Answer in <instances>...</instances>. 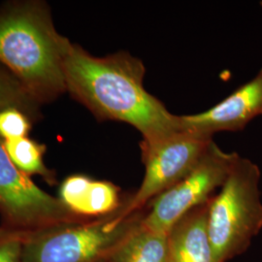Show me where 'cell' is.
<instances>
[{
  "label": "cell",
  "instance_id": "cell-11",
  "mask_svg": "<svg viewBox=\"0 0 262 262\" xmlns=\"http://www.w3.org/2000/svg\"><path fill=\"white\" fill-rule=\"evenodd\" d=\"M142 219V217H141ZM167 233L156 232L140 223L113 253L108 262H165Z\"/></svg>",
  "mask_w": 262,
  "mask_h": 262
},
{
  "label": "cell",
  "instance_id": "cell-8",
  "mask_svg": "<svg viewBox=\"0 0 262 262\" xmlns=\"http://www.w3.org/2000/svg\"><path fill=\"white\" fill-rule=\"evenodd\" d=\"M262 116V68L253 79L204 112L178 115V129L213 138L223 131L243 130Z\"/></svg>",
  "mask_w": 262,
  "mask_h": 262
},
{
  "label": "cell",
  "instance_id": "cell-10",
  "mask_svg": "<svg viewBox=\"0 0 262 262\" xmlns=\"http://www.w3.org/2000/svg\"><path fill=\"white\" fill-rule=\"evenodd\" d=\"M210 200L189 211L169 230L165 262H215L208 229Z\"/></svg>",
  "mask_w": 262,
  "mask_h": 262
},
{
  "label": "cell",
  "instance_id": "cell-9",
  "mask_svg": "<svg viewBox=\"0 0 262 262\" xmlns=\"http://www.w3.org/2000/svg\"><path fill=\"white\" fill-rule=\"evenodd\" d=\"M59 200L74 215L92 220L110 215L122 207L124 199L118 186L88 176L71 175L59 187Z\"/></svg>",
  "mask_w": 262,
  "mask_h": 262
},
{
  "label": "cell",
  "instance_id": "cell-15",
  "mask_svg": "<svg viewBox=\"0 0 262 262\" xmlns=\"http://www.w3.org/2000/svg\"><path fill=\"white\" fill-rule=\"evenodd\" d=\"M28 234L0 226V262H23Z\"/></svg>",
  "mask_w": 262,
  "mask_h": 262
},
{
  "label": "cell",
  "instance_id": "cell-13",
  "mask_svg": "<svg viewBox=\"0 0 262 262\" xmlns=\"http://www.w3.org/2000/svg\"><path fill=\"white\" fill-rule=\"evenodd\" d=\"M41 104L36 101L7 69L0 66V112L16 108L26 113L32 122L41 118Z\"/></svg>",
  "mask_w": 262,
  "mask_h": 262
},
{
  "label": "cell",
  "instance_id": "cell-3",
  "mask_svg": "<svg viewBox=\"0 0 262 262\" xmlns=\"http://www.w3.org/2000/svg\"><path fill=\"white\" fill-rule=\"evenodd\" d=\"M260 169L238 157L219 192L209 202L208 229L215 262L245 253L262 229Z\"/></svg>",
  "mask_w": 262,
  "mask_h": 262
},
{
  "label": "cell",
  "instance_id": "cell-7",
  "mask_svg": "<svg viewBox=\"0 0 262 262\" xmlns=\"http://www.w3.org/2000/svg\"><path fill=\"white\" fill-rule=\"evenodd\" d=\"M238 157L235 151L222 150L213 141L187 176L150 202L148 211L143 213L141 225L156 232L168 233L180 219L215 195Z\"/></svg>",
  "mask_w": 262,
  "mask_h": 262
},
{
  "label": "cell",
  "instance_id": "cell-1",
  "mask_svg": "<svg viewBox=\"0 0 262 262\" xmlns=\"http://www.w3.org/2000/svg\"><path fill=\"white\" fill-rule=\"evenodd\" d=\"M64 73L67 92L98 121L127 123L147 143L179 130L178 115L146 90L145 66L128 52L95 56L70 42Z\"/></svg>",
  "mask_w": 262,
  "mask_h": 262
},
{
  "label": "cell",
  "instance_id": "cell-2",
  "mask_svg": "<svg viewBox=\"0 0 262 262\" xmlns=\"http://www.w3.org/2000/svg\"><path fill=\"white\" fill-rule=\"evenodd\" d=\"M69 44L55 28L46 2L21 0L0 7V66L41 105L67 92Z\"/></svg>",
  "mask_w": 262,
  "mask_h": 262
},
{
  "label": "cell",
  "instance_id": "cell-12",
  "mask_svg": "<svg viewBox=\"0 0 262 262\" xmlns=\"http://www.w3.org/2000/svg\"><path fill=\"white\" fill-rule=\"evenodd\" d=\"M4 147L16 167L29 177L41 176L48 184L55 185L56 174L44 163L46 146L28 137L4 140Z\"/></svg>",
  "mask_w": 262,
  "mask_h": 262
},
{
  "label": "cell",
  "instance_id": "cell-14",
  "mask_svg": "<svg viewBox=\"0 0 262 262\" xmlns=\"http://www.w3.org/2000/svg\"><path fill=\"white\" fill-rule=\"evenodd\" d=\"M32 122L28 115L19 109H6L0 112V137L3 140L28 137Z\"/></svg>",
  "mask_w": 262,
  "mask_h": 262
},
{
  "label": "cell",
  "instance_id": "cell-6",
  "mask_svg": "<svg viewBox=\"0 0 262 262\" xmlns=\"http://www.w3.org/2000/svg\"><path fill=\"white\" fill-rule=\"evenodd\" d=\"M0 215L1 226L26 233L88 221L72 214L59 198L50 195L16 167L1 137Z\"/></svg>",
  "mask_w": 262,
  "mask_h": 262
},
{
  "label": "cell",
  "instance_id": "cell-4",
  "mask_svg": "<svg viewBox=\"0 0 262 262\" xmlns=\"http://www.w3.org/2000/svg\"><path fill=\"white\" fill-rule=\"evenodd\" d=\"M122 206L101 217L29 233L23 262H108L144 213L124 216Z\"/></svg>",
  "mask_w": 262,
  "mask_h": 262
},
{
  "label": "cell",
  "instance_id": "cell-5",
  "mask_svg": "<svg viewBox=\"0 0 262 262\" xmlns=\"http://www.w3.org/2000/svg\"><path fill=\"white\" fill-rule=\"evenodd\" d=\"M213 141V138L182 130L154 142L141 141L145 175L136 192L125 197L123 215L130 216L144 211L156 197L187 176L203 158Z\"/></svg>",
  "mask_w": 262,
  "mask_h": 262
},
{
  "label": "cell",
  "instance_id": "cell-16",
  "mask_svg": "<svg viewBox=\"0 0 262 262\" xmlns=\"http://www.w3.org/2000/svg\"><path fill=\"white\" fill-rule=\"evenodd\" d=\"M260 4H261V6H262V2H261V3H260Z\"/></svg>",
  "mask_w": 262,
  "mask_h": 262
}]
</instances>
